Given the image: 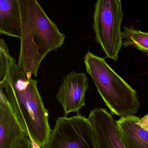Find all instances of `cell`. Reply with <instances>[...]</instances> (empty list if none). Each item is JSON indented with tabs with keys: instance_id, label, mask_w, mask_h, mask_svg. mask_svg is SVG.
<instances>
[{
	"instance_id": "obj_9",
	"label": "cell",
	"mask_w": 148,
	"mask_h": 148,
	"mask_svg": "<svg viewBox=\"0 0 148 148\" xmlns=\"http://www.w3.org/2000/svg\"><path fill=\"white\" fill-rule=\"evenodd\" d=\"M139 119L132 115L116 121L126 148H148V131L138 125Z\"/></svg>"
},
{
	"instance_id": "obj_11",
	"label": "cell",
	"mask_w": 148,
	"mask_h": 148,
	"mask_svg": "<svg viewBox=\"0 0 148 148\" xmlns=\"http://www.w3.org/2000/svg\"><path fill=\"white\" fill-rule=\"evenodd\" d=\"M123 45L133 47L148 56V32H142L133 27H124L122 32Z\"/></svg>"
},
{
	"instance_id": "obj_5",
	"label": "cell",
	"mask_w": 148,
	"mask_h": 148,
	"mask_svg": "<svg viewBox=\"0 0 148 148\" xmlns=\"http://www.w3.org/2000/svg\"><path fill=\"white\" fill-rule=\"evenodd\" d=\"M44 148H97L92 125L79 112L59 117Z\"/></svg>"
},
{
	"instance_id": "obj_1",
	"label": "cell",
	"mask_w": 148,
	"mask_h": 148,
	"mask_svg": "<svg viewBox=\"0 0 148 148\" xmlns=\"http://www.w3.org/2000/svg\"><path fill=\"white\" fill-rule=\"evenodd\" d=\"M0 87L3 89L18 120L34 143L45 148L52 130L38 88V81L28 77L0 40Z\"/></svg>"
},
{
	"instance_id": "obj_10",
	"label": "cell",
	"mask_w": 148,
	"mask_h": 148,
	"mask_svg": "<svg viewBox=\"0 0 148 148\" xmlns=\"http://www.w3.org/2000/svg\"><path fill=\"white\" fill-rule=\"evenodd\" d=\"M0 33L20 39L21 19L18 0L0 1Z\"/></svg>"
},
{
	"instance_id": "obj_7",
	"label": "cell",
	"mask_w": 148,
	"mask_h": 148,
	"mask_svg": "<svg viewBox=\"0 0 148 148\" xmlns=\"http://www.w3.org/2000/svg\"><path fill=\"white\" fill-rule=\"evenodd\" d=\"M88 119L93 127L97 148H126L116 121L106 109L96 107Z\"/></svg>"
},
{
	"instance_id": "obj_6",
	"label": "cell",
	"mask_w": 148,
	"mask_h": 148,
	"mask_svg": "<svg viewBox=\"0 0 148 148\" xmlns=\"http://www.w3.org/2000/svg\"><path fill=\"white\" fill-rule=\"evenodd\" d=\"M88 88V78L84 73L72 71L64 76L56 98L63 106L65 116L72 112H79L85 105L86 93Z\"/></svg>"
},
{
	"instance_id": "obj_4",
	"label": "cell",
	"mask_w": 148,
	"mask_h": 148,
	"mask_svg": "<svg viewBox=\"0 0 148 148\" xmlns=\"http://www.w3.org/2000/svg\"><path fill=\"white\" fill-rule=\"evenodd\" d=\"M120 0H98L95 4L93 28L95 39L106 58L117 61L123 46L121 31L123 18Z\"/></svg>"
},
{
	"instance_id": "obj_12",
	"label": "cell",
	"mask_w": 148,
	"mask_h": 148,
	"mask_svg": "<svg viewBox=\"0 0 148 148\" xmlns=\"http://www.w3.org/2000/svg\"><path fill=\"white\" fill-rule=\"evenodd\" d=\"M33 143L30 137L26 134L16 143L13 148H34Z\"/></svg>"
},
{
	"instance_id": "obj_2",
	"label": "cell",
	"mask_w": 148,
	"mask_h": 148,
	"mask_svg": "<svg viewBox=\"0 0 148 148\" xmlns=\"http://www.w3.org/2000/svg\"><path fill=\"white\" fill-rule=\"evenodd\" d=\"M18 1L21 19L18 65L28 77H37L44 58L64 45L65 36L37 0Z\"/></svg>"
},
{
	"instance_id": "obj_3",
	"label": "cell",
	"mask_w": 148,
	"mask_h": 148,
	"mask_svg": "<svg viewBox=\"0 0 148 148\" xmlns=\"http://www.w3.org/2000/svg\"><path fill=\"white\" fill-rule=\"evenodd\" d=\"M84 59L86 73L111 114L122 117L136 113L140 107L136 91L113 71L104 58L89 51Z\"/></svg>"
},
{
	"instance_id": "obj_8",
	"label": "cell",
	"mask_w": 148,
	"mask_h": 148,
	"mask_svg": "<svg viewBox=\"0 0 148 148\" xmlns=\"http://www.w3.org/2000/svg\"><path fill=\"white\" fill-rule=\"evenodd\" d=\"M11 105L0 87V148H13L26 135Z\"/></svg>"
},
{
	"instance_id": "obj_13",
	"label": "cell",
	"mask_w": 148,
	"mask_h": 148,
	"mask_svg": "<svg viewBox=\"0 0 148 148\" xmlns=\"http://www.w3.org/2000/svg\"><path fill=\"white\" fill-rule=\"evenodd\" d=\"M138 124L142 128L148 131V114L140 119L138 120Z\"/></svg>"
}]
</instances>
